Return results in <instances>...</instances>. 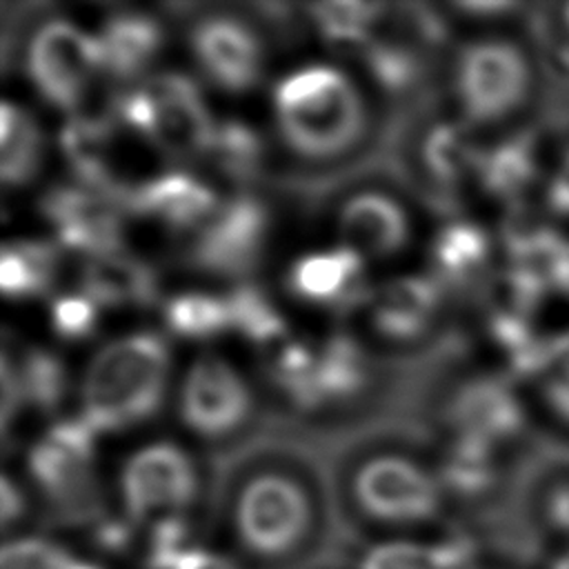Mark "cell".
I'll list each match as a JSON object with an SVG mask.
<instances>
[{
	"label": "cell",
	"mask_w": 569,
	"mask_h": 569,
	"mask_svg": "<svg viewBox=\"0 0 569 569\" xmlns=\"http://www.w3.org/2000/svg\"><path fill=\"white\" fill-rule=\"evenodd\" d=\"M269 133L296 173L331 176L369 156L380 138L376 93L336 60H305L269 89Z\"/></svg>",
	"instance_id": "obj_1"
},
{
	"label": "cell",
	"mask_w": 569,
	"mask_h": 569,
	"mask_svg": "<svg viewBox=\"0 0 569 569\" xmlns=\"http://www.w3.org/2000/svg\"><path fill=\"white\" fill-rule=\"evenodd\" d=\"M229 525L256 558L282 560L311 538L320 502L313 471L293 451L269 447L240 460L229 485Z\"/></svg>",
	"instance_id": "obj_2"
},
{
	"label": "cell",
	"mask_w": 569,
	"mask_h": 569,
	"mask_svg": "<svg viewBox=\"0 0 569 569\" xmlns=\"http://www.w3.org/2000/svg\"><path fill=\"white\" fill-rule=\"evenodd\" d=\"M169 336L138 327L93 349L78 378V416L100 436L149 425L173 391Z\"/></svg>",
	"instance_id": "obj_3"
},
{
	"label": "cell",
	"mask_w": 569,
	"mask_h": 569,
	"mask_svg": "<svg viewBox=\"0 0 569 569\" xmlns=\"http://www.w3.org/2000/svg\"><path fill=\"white\" fill-rule=\"evenodd\" d=\"M109 109L127 136L173 167L204 160L218 124L200 80L178 69H160L138 84L120 87Z\"/></svg>",
	"instance_id": "obj_4"
},
{
	"label": "cell",
	"mask_w": 569,
	"mask_h": 569,
	"mask_svg": "<svg viewBox=\"0 0 569 569\" xmlns=\"http://www.w3.org/2000/svg\"><path fill=\"white\" fill-rule=\"evenodd\" d=\"M345 489L356 511L382 527L431 522L442 507V482L411 447L371 440L358 447L345 471Z\"/></svg>",
	"instance_id": "obj_5"
},
{
	"label": "cell",
	"mask_w": 569,
	"mask_h": 569,
	"mask_svg": "<svg viewBox=\"0 0 569 569\" xmlns=\"http://www.w3.org/2000/svg\"><path fill=\"white\" fill-rule=\"evenodd\" d=\"M16 58L38 100L64 118L84 111L93 87L104 80L96 31L64 13L33 18L20 36Z\"/></svg>",
	"instance_id": "obj_6"
},
{
	"label": "cell",
	"mask_w": 569,
	"mask_h": 569,
	"mask_svg": "<svg viewBox=\"0 0 569 569\" xmlns=\"http://www.w3.org/2000/svg\"><path fill=\"white\" fill-rule=\"evenodd\" d=\"M180 427L209 447L231 445L258 420V393L240 365L216 349L193 353L173 382Z\"/></svg>",
	"instance_id": "obj_7"
},
{
	"label": "cell",
	"mask_w": 569,
	"mask_h": 569,
	"mask_svg": "<svg viewBox=\"0 0 569 569\" xmlns=\"http://www.w3.org/2000/svg\"><path fill=\"white\" fill-rule=\"evenodd\" d=\"M184 49L200 82L224 96L256 91L269 67L262 16L227 4L198 7L184 27Z\"/></svg>",
	"instance_id": "obj_8"
},
{
	"label": "cell",
	"mask_w": 569,
	"mask_h": 569,
	"mask_svg": "<svg viewBox=\"0 0 569 569\" xmlns=\"http://www.w3.org/2000/svg\"><path fill=\"white\" fill-rule=\"evenodd\" d=\"M327 220L333 242L367 264L400 260L418 231L409 198L387 178H358L340 187L329 200Z\"/></svg>",
	"instance_id": "obj_9"
},
{
	"label": "cell",
	"mask_w": 569,
	"mask_h": 569,
	"mask_svg": "<svg viewBox=\"0 0 569 569\" xmlns=\"http://www.w3.org/2000/svg\"><path fill=\"white\" fill-rule=\"evenodd\" d=\"M451 96L465 127L496 124L525 102L531 84L522 49L502 38L465 42L451 62Z\"/></svg>",
	"instance_id": "obj_10"
},
{
	"label": "cell",
	"mask_w": 569,
	"mask_h": 569,
	"mask_svg": "<svg viewBox=\"0 0 569 569\" xmlns=\"http://www.w3.org/2000/svg\"><path fill=\"white\" fill-rule=\"evenodd\" d=\"M116 487L129 522H156L182 516L198 500L202 471L191 449L169 438H156L122 456Z\"/></svg>",
	"instance_id": "obj_11"
},
{
	"label": "cell",
	"mask_w": 569,
	"mask_h": 569,
	"mask_svg": "<svg viewBox=\"0 0 569 569\" xmlns=\"http://www.w3.org/2000/svg\"><path fill=\"white\" fill-rule=\"evenodd\" d=\"M271 236V211L253 191H233L222 198L211 220L198 229L184 247V260L191 269L220 278L244 282L260 267Z\"/></svg>",
	"instance_id": "obj_12"
},
{
	"label": "cell",
	"mask_w": 569,
	"mask_h": 569,
	"mask_svg": "<svg viewBox=\"0 0 569 569\" xmlns=\"http://www.w3.org/2000/svg\"><path fill=\"white\" fill-rule=\"evenodd\" d=\"M100 433L76 416L56 418L27 449L24 469L36 489L64 511H84L96 500Z\"/></svg>",
	"instance_id": "obj_13"
},
{
	"label": "cell",
	"mask_w": 569,
	"mask_h": 569,
	"mask_svg": "<svg viewBox=\"0 0 569 569\" xmlns=\"http://www.w3.org/2000/svg\"><path fill=\"white\" fill-rule=\"evenodd\" d=\"M480 151L460 120L425 118L407 131L402 164L420 198L449 211L469 178L478 176Z\"/></svg>",
	"instance_id": "obj_14"
},
{
	"label": "cell",
	"mask_w": 569,
	"mask_h": 569,
	"mask_svg": "<svg viewBox=\"0 0 569 569\" xmlns=\"http://www.w3.org/2000/svg\"><path fill=\"white\" fill-rule=\"evenodd\" d=\"M445 291L429 271L393 273L373 284L360 311L371 340L398 351L425 347L442 320Z\"/></svg>",
	"instance_id": "obj_15"
},
{
	"label": "cell",
	"mask_w": 569,
	"mask_h": 569,
	"mask_svg": "<svg viewBox=\"0 0 569 569\" xmlns=\"http://www.w3.org/2000/svg\"><path fill=\"white\" fill-rule=\"evenodd\" d=\"M40 216L62 251L82 260L124 249V202L76 180L51 184L40 196Z\"/></svg>",
	"instance_id": "obj_16"
},
{
	"label": "cell",
	"mask_w": 569,
	"mask_h": 569,
	"mask_svg": "<svg viewBox=\"0 0 569 569\" xmlns=\"http://www.w3.org/2000/svg\"><path fill=\"white\" fill-rule=\"evenodd\" d=\"M282 289L289 300L336 318L360 313L373 282L369 264L342 244L311 247L289 260L282 271Z\"/></svg>",
	"instance_id": "obj_17"
},
{
	"label": "cell",
	"mask_w": 569,
	"mask_h": 569,
	"mask_svg": "<svg viewBox=\"0 0 569 569\" xmlns=\"http://www.w3.org/2000/svg\"><path fill=\"white\" fill-rule=\"evenodd\" d=\"M220 202L222 196L213 178L198 176L189 167H169L144 176L136 180L124 196L129 216L187 238L211 220Z\"/></svg>",
	"instance_id": "obj_18"
},
{
	"label": "cell",
	"mask_w": 569,
	"mask_h": 569,
	"mask_svg": "<svg viewBox=\"0 0 569 569\" xmlns=\"http://www.w3.org/2000/svg\"><path fill=\"white\" fill-rule=\"evenodd\" d=\"M120 136H127L111 109L80 111L67 116L58 129V151L69 167L71 180L116 196L124 202L131 187L120 173L118 147Z\"/></svg>",
	"instance_id": "obj_19"
},
{
	"label": "cell",
	"mask_w": 569,
	"mask_h": 569,
	"mask_svg": "<svg viewBox=\"0 0 569 569\" xmlns=\"http://www.w3.org/2000/svg\"><path fill=\"white\" fill-rule=\"evenodd\" d=\"M96 36L102 51L104 80L122 87L149 78L167 42L162 18L138 7H122L107 13Z\"/></svg>",
	"instance_id": "obj_20"
},
{
	"label": "cell",
	"mask_w": 569,
	"mask_h": 569,
	"mask_svg": "<svg viewBox=\"0 0 569 569\" xmlns=\"http://www.w3.org/2000/svg\"><path fill=\"white\" fill-rule=\"evenodd\" d=\"M373 373L371 356L356 336L333 331L316 340L311 418L340 409H353L371 393Z\"/></svg>",
	"instance_id": "obj_21"
},
{
	"label": "cell",
	"mask_w": 569,
	"mask_h": 569,
	"mask_svg": "<svg viewBox=\"0 0 569 569\" xmlns=\"http://www.w3.org/2000/svg\"><path fill=\"white\" fill-rule=\"evenodd\" d=\"M76 287L102 311L160 307L164 298L156 267L127 247L82 260Z\"/></svg>",
	"instance_id": "obj_22"
},
{
	"label": "cell",
	"mask_w": 569,
	"mask_h": 569,
	"mask_svg": "<svg viewBox=\"0 0 569 569\" xmlns=\"http://www.w3.org/2000/svg\"><path fill=\"white\" fill-rule=\"evenodd\" d=\"M358 58L369 89L389 102H409L427 87L429 49L405 31L378 33Z\"/></svg>",
	"instance_id": "obj_23"
},
{
	"label": "cell",
	"mask_w": 569,
	"mask_h": 569,
	"mask_svg": "<svg viewBox=\"0 0 569 569\" xmlns=\"http://www.w3.org/2000/svg\"><path fill=\"white\" fill-rule=\"evenodd\" d=\"M47 160V133L38 116L18 100L0 104V178L4 191L33 184Z\"/></svg>",
	"instance_id": "obj_24"
},
{
	"label": "cell",
	"mask_w": 569,
	"mask_h": 569,
	"mask_svg": "<svg viewBox=\"0 0 569 569\" xmlns=\"http://www.w3.org/2000/svg\"><path fill=\"white\" fill-rule=\"evenodd\" d=\"M62 249L53 238L18 236L0 249V289L11 302L49 296L60 276Z\"/></svg>",
	"instance_id": "obj_25"
},
{
	"label": "cell",
	"mask_w": 569,
	"mask_h": 569,
	"mask_svg": "<svg viewBox=\"0 0 569 569\" xmlns=\"http://www.w3.org/2000/svg\"><path fill=\"white\" fill-rule=\"evenodd\" d=\"M269 147V138L258 127L244 118L227 116L218 118L204 160L216 178L233 184L236 191H249L251 182L267 169Z\"/></svg>",
	"instance_id": "obj_26"
},
{
	"label": "cell",
	"mask_w": 569,
	"mask_h": 569,
	"mask_svg": "<svg viewBox=\"0 0 569 569\" xmlns=\"http://www.w3.org/2000/svg\"><path fill=\"white\" fill-rule=\"evenodd\" d=\"M491 256L487 233L469 220H449L431 238V269L445 289H462L480 280Z\"/></svg>",
	"instance_id": "obj_27"
},
{
	"label": "cell",
	"mask_w": 569,
	"mask_h": 569,
	"mask_svg": "<svg viewBox=\"0 0 569 569\" xmlns=\"http://www.w3.org/2000/svg\"><path fill=\"white\" fill-rule=\"evenodd\" d=\"M445 413L456 436L482 440L487 445L511 433L518 422L513 400L493 382L465 385L451 396Z\"/></svg>",
	"instance_id": "obj_28"
},
{
	"label": "cell",
	"mask_w": 569,
	"mask_h": 569,
	"mask_svg": "<svg viewBox=\"0 0 569 569\" xmlns=\"http://www.w3.org/2000/svg\"><path fill=\"white\" fill-rule=\"evenodd\" d=\"M313 33L338 51L356 56L380 33L391 4L385 2H313L300 7Z\"/></svg>",
	"instance_id": "obj_29"
},
{
	"label": "cell",
	"mask_w": 569,
	"mask_h": 569,
	"mask_svg": "<svg viewBox=\"0 0 569 569\" xmlns=\"http://www.w3.org/2000/svg\"><path fill=\"white\" fill-rule=\"evenodd\" d=\"M160 322L167 336L184 342H213L231 333L227 293L209 289H180L162 298Z\"/></svg>",
	"instance_id": "obj_30"
},
{
	"label": "cell",
	"mask_w": 569,
	"mask_h": 569,
	"mask_svg": "<svg viewBox=\"0 0 569 569\" xmlns=\"http://www.w3.org/2000/svg\"><path fill=\"white\" fill-rule=\"evenodd\" d=\"M2 356L11 362L24 409L53 416L71 393V371L60 353L42 345H24L11 353L4 345Z\"/></svg>",
	"instance_id": "obj_31"
},
{
	"label": "cell",
	"mask_w": 569,
	"mask_h": 569,
	"mask_svg": "<svg viewBox=\"0 0 569 569\" xmlns=\"http://www.w3.org/2000/svg\"><path fill=\"white\" fill-rule=\"evenodd\" d=\"M473 556L465 533H449L433 542L385 540L365 551L358 569H462Z\"/></svg>",
	"instance_id": "obj_32"
},
{
	"label": "cell",
	"mask_w": 569,
	"mask_h": 569,
	"mask_svg": "<svg viewBox=\"0 0 569 569\" xmlns=\"http://www.w3.org/2000/svg\"><path fill=\"white\" fill-rule=\"evenodd\" d=\"M227 302L231 311V333L244 342L267 351L291 336L280 305L262 284L253 280L236 282L227 291Z\"/></svg>",
	"instance_id": "obj_33"
},
{
	"label": "cell",
	"mask_w": 569,
	"mask_h": 569,
	"mask_svg": "<svg viewBox=\"0 0 569 569\" xmlns=\"http://www.w3.org/2000/svg\"><path fill=\"white\" fill-rule=\"evenodd\" d=\"M436 471L442 489L465 498L480 496L493 485L496 471L491 445L465 436H453V440L445 447Z\"/></svg>",
	"instance_id": "obj_34"
},
{
	"label": "cell",
	"mask_w": 569,
	"mask_h": 569,
	"mask_svg": "<svg viewBox=\"0 0 569 569\" xmlns=\"http://www.w3.org/2000/svg\"><path fill=\"white\" fill-rule=\"evenodd\" d=\"M533 153L527 140H507L485 153L478 162V182L496 198H516L533 178Z\"/></svg>",
	"instance_id": "obj_35"
},
{
	"label": "cell",
	"mask_w": 569,
	"mask_h": 569,
	"mask_svg": "<svg viewBox=\"0 0 569 569\" xmlns=\"http://www.w3.org/2000/svg\"><path fill=\"white\" fill-rule=\"evenodd\" d=\"M102 309L78 287L58 291L47 302V322L56 340L80 345L98 333Z\"/></svg>",
	"instance_id": "obj_36"
},
{
	"label": "cell",
	"mask_w": 569,
	"mask_h": 569,
	"mask_svg": "<svg viewBox=\"0 0 569 569\" xmlns=\"http://www.w3.org/2000/svg\"><path fill=\"white\" fill-rule=\"evenodd\" d=\"M533 373L547 405L569 422V331L556 336L542 347V356Z\"/></svg>",
	"instance_id": "obj_37"
},
{
	"label": "cell",
	"mask_w": 569,
	"mask_h": 569,
	"mask_svg": "<svg viewBox=\"0 0 569 569\" xmlns=\"http://www.w3.org/2000/svg\"><path fill=\"white\" fill-rule=\"evenodd\" d=\"M71 556L36 536H22L4 542L0 553V569H67Z\"/></svg>",
	"instance_id": "obj_38"
},
{
	"label": "cell",
	"mask_w": 569,
	"mask_h": 569,
	"mask_svg": "<svg viewBox=\"0 0 569 569\" xmlns=\"http://www.w3.org/2000/svg\"><path fill=\"white\" fill-rule=\"evenodd\" d=\"M173 569H238V567L227 556L207 551L193 545L182 553V558L176 562Z\"/></svg>",
	"instance_id": "obj_39"
},
{
	"label": "cell",
	"mask_w": 569,
	"mask_h": 569,
	"mask_svg": "<svg viewBox=\"0 0 569 569\" xmlns=\"http://www.w3.org/2000/svg\"><path fill=\"white\" fill-rule=\"evenodd\" d=\"M547 202L556 213L569 216V153L562 158L549 182Z\"/></svg>",
	"instance_id": "obj_40"
},
{
	"label": "cell",
	"mask_w": 569,
	"mask_h": 569,
	"mask_svg": "<svg viewBox=\"0 0 569 569\" xmlns=\"http://www.w3.org/2000/svg\"><path fill=\"white\" fill-rule=\"evenodd\" d=\"M0 485H2V522H4V527H9L11 522L20 520V516H22L24 496H22V489L18 487V482L9 473H2Z\"/></svg>",
	"instance_id": "obj_41"
},
{
	"label": "cell",
	"mask_w": 569,
	"mask_h": 569,
	"mask_svg": "<svg viewBox=\"0 0 569 569\" xmlns=\"http://www.w3.org/2000/svg\"><path fill=\"white\" fill-rule=\"evenodd\" d=\"M451 9L467 18H493V16L513 11L516 4L513 2H451Z\"/></svg>",
	"instance_id": "obj_42"
},
{
	"label": "cell",
	"mask_w": 569,
	"mask_h": 569,
	"mask_svg": "<svg viewBox=\"0 0 569 569\" xmlns=\"http://www.w3.org/2000/svg\"><path fill=\"white\" fill-rule=\"evenodd\" d=\"M556 289L569 293V242L565 247V253H562V260H560V269H558V284Z\"/></svg>",
	"instance_id": "obj_43"
},
{
	"label": "cell",
	"mask_w": 569,
	"mask_h": 569,
	"mask_svg": "<svg viewBox=\"0 0 569 569\" xmlns=\"http://www.w3.org/2000/svg\"><path fill=\"white\" fill-rule=\"evenodd\" d=\"M67 569H100V567H98V565H93V562H87V560H78V558H73V556H71V560H69Z\"/></svg>",
	"instance_id": "obj_44"
},
{
	"label": "cell",
	"mask_w": 569,
	"mask_h": 569,
	"mask_svg": "<svg viewBox=\"0 0 569 569\" xmlns=\"http://www.w3.org/2000/svg\"><path fill=\"white\" fill-rule=\"evenodd\" d=\"M553 569H569V553H565L558 562H556V567Z\"/></svg>",
	"instance_id": "obj_45"
},
{
	"label": "cell",
	"mask_w": 569,
	"mask_h": 569,
	"mask_svg": "<svg viewBox=\"0 0 569 569\" xmlns=\"http://www.w3.org/2000/svg\"><path fill=\"white\" fill-rule=\"evenodd\" d=\"M565 22H567V27H569V4H565Z\"/></svg>",
	"instance_id": "obj_46"
}]
</instances>
